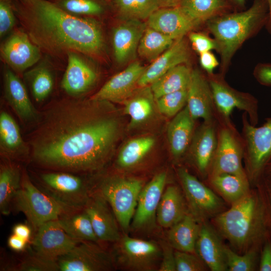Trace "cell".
I'll return each mask as SVG.
<instances>
[{"instance_id": "cell-17", "label": "cell", "mask_w": 271, "mask_h": 271, "mask_svg": "<svg viewBox=\"0 0 271 271\" xmlns=\"http://www.w3.org/2000/svg\"><path fill=\"white\" fill-rule=\"evenodd\" d=\"M146 67L133 62L107 81L91 98L94 101L121 102L126 100L138 85Z\"/></svg>"}, {"instance_id": "cell-56", "label": "cell", "mask_w": 271, "mask_h": 271, "mask_svg": "<svg viewBox=\"0 0 271 271\" xmlns=\"http://www.w3.org/2000/svg\"><path fill=\"white\" fill-rule=\"evenodd\" d=\"M159 1L164 3L165 5L170 7L176 6V5L178 4L179 1H181V0H158L159 2Z\"/></svg>"}, {"instance_id": "cell-30", "label": "cell", "mask_w": 271, "mask_h": 271, "mask_svg": "<svg viewBox=\"0 0 271 271\" xmlns=\"http://www.w3.org/2000/svg\"><path fill=\"white\" fill-rule=\"evenodd\" d=\"M208 179L214 191L230 205L244 196L251 189L248 178L234 174H221Z\"/></svg>"}, {"instance_id": "cell-25", "label": "cell", "mask_w": 271, "mask_h": 271, "mask_svg": "<svg viewBox=\"0 0 271 271\" xmlns=\"http://www.w3.org/2000/svg\"><path fill=\"white\" fill-rule=\"evenodd\" d=\"M146 28L139 20L128 19L114 29L112 43L118 63L124 64L133 57Z\"/></svg>"}, {"instance_id": "cell-16", "label": "cell", "mask_w": 271, "mask_h": 271, "mask_svg": "<svg viewBox=\"0 0 271 271\" xmlns=\"http://www.w3.org/2000/svg\"><path fill=\"white\" fill-rule=\"evenodd\" d=\"M1 53L4 61L13 70L22 72L37 62L41 58L40 49L26 32H14L3 44Z\"/></svg>"}, {"instance_id": "cell-39", "label": "cell", "mask_w": 271, "mask_h": 271, "mask_svg": "<svg viewBox=\"0 0 271 271\" xmlns=\"http://www.w3.org/2000/svg\"><path fill=\"white\" fill-rule=\"evenodd\" d=\"M68 13L84 17L99 16L105 12L104 5L99 0H51Z\"/></svg>"}, {"instance_id": "cell-52", "label": "cell", "mask_w": 271, "mask_h": 271, "mask_svg": "<svg viewBox=\"0 0 271 271\" xmlns=\"http://www.w3.org/2000/svg\"><path fill=\"white\" fill-rule=\"evenodd\" d=\"M200 63L201 67L209 75L213 74L214 70L219 64L217 58L211 51L200 54Z\"/></svg>"}, {"instance_id": "cell-44", "label": "cell", "mask_w": 271, "mask_h": 271, "mask_svg": "<svg viewBox=\"0 0 271 271\" xmlns=\"http://www.w3.org/2000/svg\"><path fill=\"white\" fill-rule=\"evenodd\" d=\"M22 271L59 270L57 260H54L34 252L25 258L17 267Z\"/></svg>"}, {"instance_id": "cell-1", "label": "cell", "mask_w": 271, "mask_h": 271, "mask_svg": "<svg viewBox=\"0 0 271 271\" xmlns=\"http://www.w3.org/2000/svg\"><path fill=\"white\" fill-rule=\"evenodd\" d=\"M89 103L63 102L46 115L32 141L39 165L53 170H95L106 163L119 133L118 120Z\"/></svg>"}, {"instance_id": "cell-51", "label": "cell", "mask_w": 271, "mask_h": 271, "mask_svg": "<svg viewBox=\"0 0 271 271\" xmlns=\"http://www.w3.org/2000/svg\"><path fill=\"white\" fill-rule=\"evenodd\" d=\"M254 76L260 84L271 86V63L258 64L254 69Z\"/></svg>"}, {"instance_id": "cell-8", "label": "cell", "mask_w": 271, "mask_h": 271, "mask_svg": "<svg viewBox=\"0 0 271 271\" xmlns=\"http://www.w3.org/2000/svg\"><path fill=\"white\" fill-rule=\"evenodd\" d=\"M189 212L200 223L210 221L226 209L225 202L184 167L177 169Z\"/></svg>"}, {"instance_id": "cell-3", "label": "cell", "mask_w": 271, "mask_h": 271, "mask_svg": "<svg viewBox=\"0 0 271 271\" xmlns=\"http://www.w3.org/2000/svg\"><path fill=\"white\" fill-rule=\"evenodd\" d=\"M210 221L239 254L254 249L260 250L270 238L265 208L255 187Z\"/></svg>"}, {"instance_id": "cell-24", "label": "cell", "mask_w": 271, "mask_h": 271, "mask_svg": "<svg viewBox=\"0 0 271 271\" xmlns=\"http://www.w3.org/2000/svg\"><path fill=\"white\" fill-rule=\"evenodd\" d=\"M189 51L184 37L176 40L163 53L146 68L138 81V85L145 87L172 68L187 62Z\"/></svg>"}, {"instance_id": "cell-31", "label": "cell", "mask_w": 271, "mask_h": 271, "mask_svg": "<svg viewBox=\"0 0 271 271\" xmlns=\"http://www.w3.org/2000/svg\"><path fill=\"white\" fill-rule=\"evenodd\" d=\"M192 71L184 64L177 65L164 74L151 84V90L157 99L168 93L187 89Z\"/></svg>"}, {"instance_id": "cell-36", "label": "cell", "mask_w": 271, "mask_h": 271, "mask_svg": "<svg viewBox=\"0 0 271 271\" xmlns=\"http://www.w3.org/2000/svg\"><path fill=\"white\" fill-rule=\"evenodd\" d=\"M176 40L170 36L148 27L139 42L138 52L141 57L152 62Z\"/></svg>"}, {"instance_id": "cell-42", "label": "cell", "mask_w": 271, "mask_h": 271, "mask_svg": "<svg viewBox=\"0 0 271 271\" xmlns=\"http://www.w3.org/2000/svg\"><path fill=\"white\" fill-rule=\"evenodd\" d=\"M31 91L37 102L46 98L52 91L54 80L52 74L46 66H41L33 70L30 74Z\"/></svg>"}, {"instance_id": "cell-45", "label": "cell", "mask_w": 271, "mask_h": 271, "mask_svg": "<svg viewBox=\"0 0 271 271\" xmlns=\"http://www.w3.org/2000/svg\"><path fill=\"white\" fill-rule=\"evenodd\" d=\"M176 271H205L209 270L196 253L175 250Z\"/></svg>"}, {"instance_id": "cell-20", "label": "cell", "mask_w": 271, "mask_h": 271, "mask_svg": "<svg viewBox=\"0 0 271 271\" xmlns=\"http://www.w3.org/2000/svg\"><path fill=\"white\" fill-rule=\"evenodd\" d=\"M223 239L210 221L201 223L195 253L211 271L228 270Z\"/></svg>"}, {"instance_id": "cell-47", "label": "cell", "mask_w": 271, "mask_h": 271, "mask_svg": "<svg viewBox=\"0 0 271 271\" xmlns=\"http://www.w3.org/2000/svg\"><path fill=\"white\" fill-rule=\"evenodd\" d=\"M16 16L12 0H0V36L3 37L14 27Z\"/></svg>"}, {"instance_id": "cell-58", "label": "cell", "mask_w": 271, "mask_h": 271, "mask_svg": "<svg viewBox=\"0 0 271 271\" xmlns=\"http://www.w3.org/2000/svg\"><path fill=\"white\" fill-rule=\"evenodd\" d=\"M234 1L236 2L237 4L239 5H241V4H243L246 0H234Z\"/></svg>"}, {"instance_id": "cell-32", "label": "cell", "mask_w": 271, "mask_h": 271, "mask_svg": "<svg viewBox=\"0 0 271 271\" xmlns=\"http://www.w3.org/2000/svg\"><path fill=\"white\" fill-rule=\"evenodd\" d=\"M57 221L63 230L72 238L79 241H99L87 212L82 210L68 212Z\"/></svg>"}, {"instance_id": "cell-13", "label": "cell", "mask_w": 271, "mask_h": 271, "mask_svg": "<svg viewBox=\"0 0 271 271\" xmlns=\"http://www.w3.org/2000/svg\"><path fill=\"white\" fill-rule=\"evenodd\" d=\"M96 242L81 241L59 257V270L108 271L114 269V257Z\"/></svg>"}, {"instance_id": "cell-23", "label": "cell", "mask_w": 271, "mask_h": 271, "mask_svg": "<svg viewBox=\"0 0 271 271\" xmlns=\"http://www.w3.org/2000/svg\"><path fill=\"white\" fill-rule=\"evenodd\" d=\"M186 106L195 120L199 118L204 121L214 119L215 107L208 80L196 69L192 71L187 89Z\"/></svg>"}, {"instance_id": "cell-46", "label": "cell", "mask_w": 271, "mask_h": 271, "mask_svg": "<svg viewBox=\"0 0 271 271\" xmlns=\"http://www.w3.org/2000/svg\"><path fill=\"white\" fill-rule=\"evenodd\" d=\"M254 187L257 189L263 203L271 238V173H264Z\"/></svg>"}, {"instance_id": "cell-37", "label": "cell", "mask_w": 271, "mask_h": 271, "mask_svg": "<svg viewBox=\"0 0 271 271\" xmlns=\"http://www.w3.org/2000/svg\"><path fill=\"white\" fill-rule=\"evenodd\" d=\"M179 6L200 25L216 17L225 3L224 0H181Z\"/></svg>"}, {"instance_id": "cell-6", "label": "cell", "mask_w": 271, "mask_h": 271, "mask_svg": "<svg viewBox=\"0 0 271 271\" xmlns=\"http://www.w3.org/2000/svg\"><path fill=\"white\" fill-rule=\"evenodd\" d=\"M17 211L25 214L31 225L37 229L43 224L71 212L47 193L39 189L26 173L22 176L21 187L13 201Z\"/></svg>"}, {"instance_id": "cell-15", "label": "cell", "mask_w": 271, "mask_h": 271, "mask_svg": "<svg viewBox=\"0 0 271 271\" xmlns=\"http://www.w3.org/2000/svg\"><path fill=\"white\" fill-rule=\"evenodd\" d=\"M37 230L32 241L34 251L52 259L58 260L81 242L70 237L57 219L43 224Z\"/></svg>"}, {"instance_id": "cell-14", "label": "cell", "mask_w": 271, "mask_h": 271, "mask_svg": "<svg viewBox=\"0 0 271 271\" xmlns=\"http://www.w3.org/2000/svg\"><path fill=\"white\" fill-rule=\"evenodd\" d=\"M167 173L162 172L154 176L144 186L138 200L130 228L143 230L152 227L156 220L158 207L164 191Z\"/></svg>"}, {"instance_id": "cell-21", "label": "cell", "mask_w": 271, "mask_h": 271, "mask_svg": "<svg viewBox=\"0 0 271 271\" xmlns=\"http://www.w3.org/2000/svg\"><path fill=\"white\" fill-rule=\"evenodd\" d=\"M148 27L175 40L199 25L179 6L158 9L148 19Z\"/></svg>"}, {"instance_id": "cell-9", "label": "cell", "mask_w": 271, "mask_h": 271, "mask_svg": "<svg viewBox=\"0 0 271 271\" xmlns=\"http://www.w3.org/2000/svg\"><path fill=\"white\" fill-rule=\"evenodd\" d=\"M221 123L217 128V146L207 178L224 173L248 178L242 164L244 157L242 139L241 140L230 122L222 120Z\"/></svg>"}, {"instance_id": "cell-12", "label": "cell", "mask_w": 271, "mask_h": 271, "mask_svg": "<svg viewBox=\"0 0 271 271\" xmlns=\"http://www.w3.org/2000/svg\"><path fill=\"white\" fill-rule=\"evenodd\" d=\"M41 178L46 193L69 212L82 210L90 195L81 178L64 172L42 174Z\"/></svg>"}, {"instance_id": "cell-34", "label": "cell", "mask_w": 271, "mask_h": 271, "mask_svg": "<svg viewBox=\"0 0 271 271\" xmlns=\"http://www.w3.org/2000/svg\"><path fill=\"white\" fill-rule=\"evenodd\" d=\"M0 143L3 151L10 157H17L22 153L24 143L19 127L5 111L0 114Z\"/></svg>"}, {"instance_id": "cell-53", "label": "cell", "mask_w": 271, "mask_h": 271, "mask_svg": "<svg viewBox=\"0 0 271 271\" xmlns=\"http://www.w3.org/2000/svg\"><path fill=\"white\" fill-rule=\"evenodd\" d=\"M27 241L18 236L13 234L11 235L8 241L9 246L12 249L20 251L24 249Z\"/></svg>"}, {"instance_id": "cell-38", "label": "cell", "mask_w": 271, "mask_h": 271, "mask_svg": "<svg viewBox=\"0 0 271 271\" xmlns=\"http://www.w3.org/2000/svg\"><path fill=\"white\" fill-rule=\"evenodd\" d=\"M115 8L128 19L144 20L159 9L158 0H113Z\"/></svg>"}, {"instance_id": "cell-4", "label": "cell", "mask_w": 271, "mask_h": 271, "mask_svg": "<svg viewBox=\"0 0 271 271\" xmlns=\"http://www.w3.org/2000/svg\"><path fill=\"white\" fill-rule=\"evenodd\" d=\"M268 9L266 0H256L247 10L207 21V27L217 44L223 69L248 37L266 25Z\"/></svg>"}, {"instance_id": "cell-5", "label": "cell", "mask_w": 271, "mask_h": 271, "mask_svg": "<svg viewBox=\"0 0 271 271\" xmlns=\"http://www.w3.org/2000/svg\"><path fill=\"white\" fill-rule=\"evenodd\" d=\"M244 169L254 186L271 163V117L260 126L251 124L247 114L242 117Z\"/></svg>"}, {"instance_id": "cell-10", "label": "cell", "mask_w": 271, "mask_h": 271, "mask_svg": "<svg viewBox=\"0 0 271 271\" xmlns=\"http://www.w3.org/2000/svg\"><path fill=\"white\" fill-rule=\"evenodd\" d=\"M116 244V262L121 267L134 271L159 269L162 257L160 244L131 237L124 233Z\"/></svg>"}, {"instance_id": "cell-57", "label": "cell", "mask_w": 271, "mask_h": 271, "mask_svg": "<svg viewBox=\"0 0 271 271\" xmlns=\"http://www.w3.org/2000/svg\"><path fill=\"white\" fill-rule=\"evenodd\" d=\"M264 173H271V163L266 166Z\"/></svg>"}, {"instance_id": "cell-28", "label": "cell", "mask_w": 271, "mask_h": 271, "mask_svg": "<svg viewBox=\"0 0 271 271\" xmlns=\"http://www.w3.org/2000/svg\"><path fill=\"white\" fill-rule=\"evenodd\" d=\"M6 99L20 119L24 121L34 119L37 111L33 105L25 85L11 70L4 73Z\"/></svg>"}, {"instance_id": "cell-22", "label": "cell", "mask_w": 271, "mask_h": 271, "mask_svg": "<svg viewBox=\"0 0 271 271\" xmlns=\"http://www.w3.org/2000/svg\"><path fill=\"white\" fill-rule=\"evenodd\" d=\"M79 53H67V66L61 87L68 94L78 96L88 91L95 83L97 74Z\"/></svg>"}, {"instance_id": "cell-29", "label": "cell", "mask_w": 271, "mask_h": 271, "mask_svg": "<svg viewBox=\"0 0 271 271\" xmlns=\"http://www.w3.org/2000/svg\"><path fill=\"white\" fill-rule=\"evenodd\" d=\"M201 223L189 212L169 228L167 241L175 250L195 253Z\"/></svg>"}, {"instance_id": "cell-2", "label": "cell", "mask_w": 271, "mask_h": 271, "mask_svg": "<svg viewBox=\"0 0 271 271\" xmlns=\"http://www.w3.org/2000/svg\"><path fill=\"white\" fill-rule=\"evenodd\" d=\"M16 18L31 40L53 56L69 52L94 58L104 52L101 27L94 19L66 12L51 0H12Z\"/></svg>"}, {"instance_id": "cell-18", "label": "cell", "mask_w": 271, "mask_h": 271, "mask_svg": "<svg viewBox=\"0 0 271 271\" xmlns=\"http://www.w3.org/2000/svg\"><path fill=\"white\" fill-rule=\"evenodd\" d=\"M84 209L99 240L116 242L120 239L121 234L116 218L107 202L99 193L90 196Z\"/></svg>"}, {"instance_id": "cell-48", "label": "cell", "mask_w": 271, "mask_h": 271, "mask_svg": "<svg viewBox=\"0 0 271 271\" xmlns=\"http://www.w3.org/2000/svg\"><path fill=\"white\" fill-rule=\"evenodd\" d=\"M189 38L193 48L199 54L213 49L217 50V44L214 39H211L205 34L190 32Z\"/></svg>"}, {"instance_id": "cell-19", "label": "cell", "mask_w": 271, "mask_h": 271, "mask_svg": "<svg viewBox=\"0 0 271 271\" xmlns=\"http://www.w3.org/2000/svg\"><path fill=\"white\" fill-rule=\"evenodd\" d=\"M217 127L214 119L204 121L194 134L189 146L190 154L199 174L208 177L217 146Z\"/></svg>"}, {"instance_id": "cell-27", "label": "cell", "mask_w": 271, "mask_h": 271, "mask_svg": "<svg viewBox=\"0 0 271 271\" xmlns=\"http://www.w3.org/2000/svg\"><path fill=\"white\" fill-rule=\"evenodd\" d=\"M183 191L176 185H170L164 191L156 215V220L163 228L169 229L188 212Z\"/></svg>"}, {"instance_id": "cell-54", "label": "cell", "mask_w": 271, "mask_h": 271, "mask_svg": "<svg viewBox=\"0 0 271 271\" xmlns=\"http://www.w3.org/2000/svg\"><path fill=\"white\" fill-rule=\"evenodd\" d=\"M13 233L28 242L31 237V230L27 225L18 224L14 227Z\"/></svg>"}, {"instance_id": "cell-43", "label": "cell", "mask_w": 271, "mask_h": 271, "mask_svg": "<svg viewBox=\"0 0 271 271\" xmlns=\"http://www.w3.org/2000/svg\"><path fill=\"white\" fill-rule=\"evenodd\" d=\"M187 89L168 93L156 99L159 111L169 117L175 116L186 105Z\"/></svg>"}, {"instance_id": "cell-55", "label": "cell", "mask_w": 271, "mask_h": 271, "mask_svg": "<svg viewBox=\"0 0 271 271\" xmlns=\"http://www.w3.org/2000/svg\"><path fill=\"white\" fill-rule=\"evenodd\" d=\"M266 1L268 9V17L266 26L269 32L271 33V0H266Z\"/></svg>"}, {"instance_id": "cell-49", "label": "cell", "mask_w": 271, "mask_h": 271, "mask_svg": "<svg viewBox=\"0 0 271 271\" xmlns=\"http://www.w3.org/2000/svg\"><path fill=\"white\" fill-rule=\"evenodd\" d=\"M160 245L162 249V257L159 271H176L175 249L168 241H162Z\"/></svg>"}, {"instance_id": "cell-41", "label": "cell", "mask_w": 271, "mask_h": 271, "mask_svg": "<svg viewBox=\"0 0 271 271\" xmlns=\"http://www.w3.org/2000/svg\"><path fill=\"white\" fill-rule=\"evenodd\" d=\"M124 112L130 118V125L136 126L147 120L153 111L151 97L145 94L124 101Z\"/></svg>"}, {"instance_id": "cell-11", "label": "cell", "mask_w": 271, "mask_h": 271, "mask_svg": "<svg viewBox=\"0 0 271 271\" xmlns=\"http://www.w3.org/2000/svg\"><path fill=\"white\" fill-rule=\"evenodd\" d=\"M216 110L220 117L229 122L235 108L247 114L250 123L256 125L258 121V101L252 95L239 91L229 86L220 76L209 75L208 79Z\"/></svg>"}, {"instance_id": "cell-26", "label": "cell", "mask_w": 271, "mask_h": 271, "mask_svg": "<svg viewBox=\"0 0 271 271\" xmlns=\"http://www.w3.org/2000/svg\"><path fill=\"white\" fill-rule=\"evenodd\" d=\"M195 120L186 105L169 122L167 138L175 159H180L188 149L194 134Z\"/></svg>"}, {"instance_id": "cell-40", "label": "cell", "mask_w": 271, "mask_h": 271, "mask_svg": "<svg viewBox=\"0 0 271 271\" xmlns=\"http://www.w3.org/2000/svg\"><path fill=\"white\" fill-rule=\"evenodd\" d=\"M260 249H254L243 254L234 251L229 246L225 247L226 263L229 271L258 270Z\"/></svg>"}, {"instance_id": "cell-7", "label": "cell", "mask_w": 271, "mask_h": 271, "mask_svg": "<svg viewBox=\"0 0 271 271\" xmlns=\"http://www.w3.org/2000/svg\"><path fill=\"white\" fill-rule=\"evenodd\" d=\"M144 187L136 178L113 176L101 183L98 192L107 202L124 233L130 228L138 198Z\"/></svg>"}, {"instance_id": "cell-35", "label": "cell", "mask_w": 271, "mask_h": 271, "mask_svg": "<svg viewBox=\"0 0 271 271\" xmlns=\"http://www.w3.org/2000/svg\"><path fill=\"white\" fill-rule=\"evenodd\" d=\"M22 176L16 166L6 164L0 170V210L2 214H8L14 197L21 187Z\"/></svg>"}, {"instance_id": "cell-50", "label": "cell", "mask_w": 271, "mask_h": 271, "mask_svg": "<svg viewBox=\"0 0 271 271\" xmlns=\"http://www.w3.org/2000/svg\"><path fill=\"white\" fill-rule=\"evenodd\" d=\"M258 270L271 271V238L267 239L261 248Z\"/></svg>"}, {"instance_id": "cell-33", "label": "cell", "mask_w": 271, "mask_h": 271, "mask_svg": "<svg viewBox=\"0 0 271 271\" xmlns=\"http://www.w3.org/2000/svg\"><path fill=\"white\" fill-rule=\"evenodd\" d=\"M150 137L137 138L128 141L120 149L116 164L122 170H129L139 165L155 144Z\"/></svg>"}]
</instances>
